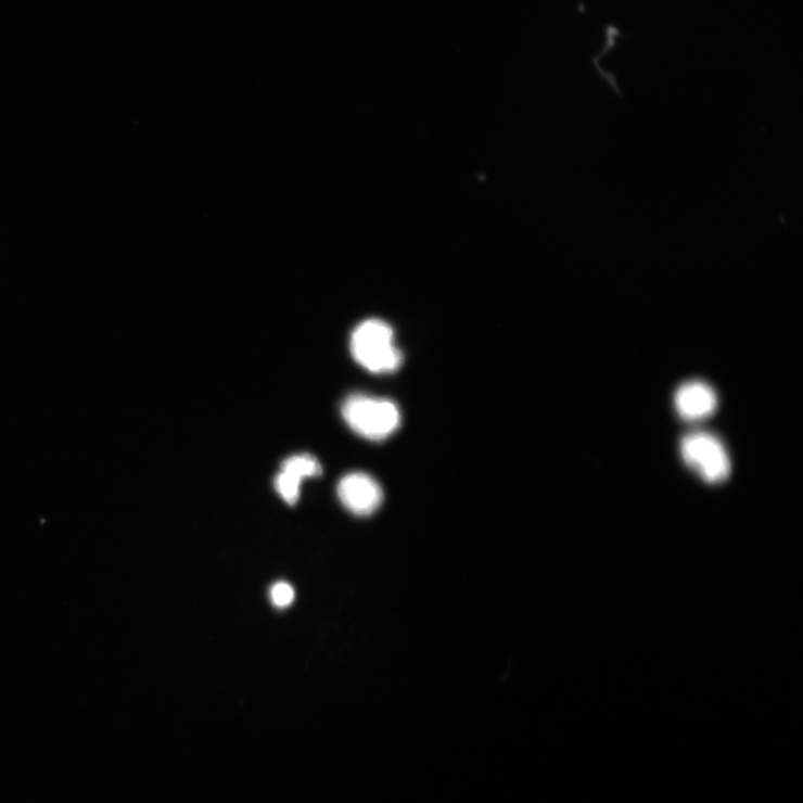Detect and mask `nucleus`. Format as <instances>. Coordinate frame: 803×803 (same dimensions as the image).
<instances>
[{"mask_svg":"<svg viewBox=\"0 0 803 803\" xmlns=\"http://www.w3.org/2000/svg\"><path fill=\"white\" fill-rule=\"evenodd\" d=\"M350 352L361 368L375 374L393 373L404 364L393 329L380 319L365 320L354 330Z\"/></svg>","mask_w":803,"mask_h":803,"instance_id":"obj_1","label":"nucleus"},{"mask_svg":"<svg viewBox=\"0 0 803 803\" xmlns=\"http://www.w3.org/2000/svg\"><path fill=\"white\" fill-rule=\"evenodd\" d=\"M342 415L356 434L372 441L388 437L400 424V412L393 400L366 394L348 396Z\"/></svg>","mask_w":803,"mask_h":803,"instance_id":"obj_2","label":"nucleus"},{"mask_svg":"<svg viewBox=\"0 0 803 803\" xmlns=\"http://www.w3.org/2000/svg\"><path fill=\"white\" fill-rule=\"evenodd\" d=\"M680 455L689 469L710 484H721L731 473L729 454L711 432L693 431L683 436Z\"/></svg>","mask_w":803,"mask_h":803,"instance_id":"obj_3","label":"nucleus"},{"mask_svg":"<svg viewBox=\"0 0 803 803\" xmlns=\"http://www.w3.org/2000/svg\"><path fill=\"white\" fill-rule=\"evenodd\" d=\"M337 494L343 506L359 517L374 513L383 501V490L379 482L364 472H353L343 476Z\"/></svg>","mask_w":803,"mask_h":803,"instance_id":"obj_4","label":"nucleus"},{"mask_svg":"<svg viewBox=\"0 0 803 803\" xmlns=\"http://www.w3.org/2000/svg\"><path fill=\"white\" fill-rule=\"evenodd\" d=\"M674 406L680 419L699 422L714 413L717 397L709 384L697 380L689 381L675 392Z\"/></svg>","mask_w":803,"mask_h":803,"instance_id":"obj_5","label":"nucleus"},{"mask_svg":"<svg viewBox=\"0 0 803 803\" xmlns=\"http://www.w3.org/2000/svg\"><path fill=\"white\" fill-rule=\"evenodd\" d=\"M321 473L319 462L309 455H297L284 461L275 480L277 493L290 506L299 499L302 481Z\"/></svg>","mask_w":803,"mask_h":803,"instance_id":"obj_6","label":"nucleus"},{"mask_svg":"<svg viewBox=\"0 0 803 803\" xmlns=\"http://www.w3.org/2000/svg\"><path fill=\"white\" fill-rule=\"evenodd\" d=\"M270 597L276 608L285 609L294 601L295 591L288 583H278L271 588Z\"/></svg>","mask_w":803,"mask_h":803,"instance_id":"obj_7","label":"nucleus"}]
</instances>
